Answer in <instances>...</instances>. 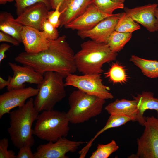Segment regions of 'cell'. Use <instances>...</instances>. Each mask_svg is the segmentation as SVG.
<instances>
[{
  "label": "cell",
  "mask_w": 158,
  "mask_h": 158,
  "mask_svg": "<svg viewBox=\"0 0 158 158\" xmlns=\"http://www.w3.org/2000/svg\"><path fill=\"white\" fill-rule=\"evenodd\" d=\"M65 35L55 40H49L48 49L37 54L21 52L15 61L23 65L32 67L42 74L47 71L58 73L64 78L77 70L73 50L66 41Z\"/></svg>",
  "instance_id": "6da1fadb"
},
{
  "label": "cell",
  "mask_w": 158,
  "mask_h": 158,
  "mask_svg": "<svg viewBox=\"0 0 158 158\" xmlns=\"http://www.w3.org/2000/svg\"><path fill=\"white\" fill-rule=\"evenodd\" d=\"M39 112L31 97L23 106L9 113L10 126L8 129L10 139L18 149L25 146L31 147L34 143L32 126Z\"/></svg>",
  "instance_id": "7a4b0ae2"
},
{
  "label": "cell",
  "mask_w": 158,
  "mask_h": 158,
  "mask_svg": "<svg viewBox=\"0 0 158 158\" xmlns=\"http://www.w3.org/2000/svg\"><path fill=\"white\" fill-rule=\"evenodd\" d=\"M80 47L74 58L77 70L83 74H101L103 65L115 60L117 55L107 44L92 40L83 42Z\"/></svg>",
  "instance_id": "3957f363"
},
{
  "label": "cell",
  "mask_w": 158,
  "mask_h": 158,
  "mask_svg": "<svg viewBox=\"0 0 158 158\" xmlns=\"http://www.w3.org/2000/svg\"><path fill=\"white\" fill-rule=\"evenodd\" d=\"M105 100L78 89L73 91L68 98L69 109L66 114L69 122L83 123L99 115Z\"/></svg>",
  "instance_id": "277c9868"
},
{
  "label": "cell",
  "mask_w": 158,
  "mask_h": 158,
  "mask_svg": "<svg viewBox=\"0 0 158 158\" xmlns=\"http://www.w3.org/2000/svg\"><path fill=\"white\" fill-rule=\"evenodd\" d=\"M36 120L33 133L41 139L54 142L68 134L70 122L66 112L54 109L44 111Z\"/></svg>",
  "instance_id": "5b68a950"
},
{
  "label": "cell",
  "mask_w": 158,
  "mask_h": 158,
  "mask_svg": "<svg viewBox=\"0 0 158 158\" xmlns=\"http://www.w3.org/2000/svg\"><path fill=\"white\" fill-rule=\"evenodd\" d=\"M44 78L37 85L39 91L34 100V107L39 112L50 110L66 96L64 78L58 73L47 71L43 74Z\"/></svg>",
  "instance_id": "8992f818"
},
{
  "label": "cell",
  "mask_w": 158,
  "mask_h": 158,
  "mask_svg": "<svg viewBox=\"0 0 158 158\" xmlns=\"http://www.w3.org/2000/svg\"><path fill=\"white\" fill-rule=\"evenodd\" d=\"M65 78V86H73L87 94L105 99L114 98L109 91V87L103 83L101 74L78 75L73 73Z\"/></svg>",
  "instance_id": "52a82bcc"
},
{
  "label": "cell",
  "mask_w": 158,
  "mask_h": 158,
  "mask_svg": "<svg viewBox=\"0 0 158 158\" xmlns=\"http://www.w3.org/2000/svg\"><path fill=\"white\" fill-rule=\"evenodd\" d=\"M144 130L137 139V150L131 158H158V118L146 117Z\"/></svg>",
  "instance_id": "ba28073f"
},
{
  "label": "cell",
  "mask_w": 158,
  "mask_h": 158,
  "mask_svg": "<svg viewBox=\"0 0 158 158\" xmlns=\"http://www.w3.org/2000/svg\"><path fill=\"white\" fill-rule=\"evenodd\" d=\"M87 142L75 141L62 137L57 141L40 145L34 154V158H68L66 154L75 152L81 145Z\"/></svg>",
  "instance_id": "9c48e42d"
},
{
  "label": "cell",
  "mask_w": 158,
  "mask_h": 158,
  "mask_svg": "<svg viewBox=\"0 0 158 158\" xmlns=\"http://www.w3.org/2000/svg\"><path fill=\"white\" fill-rule=\"evenodd\" d=\"M38 89L31 87L13 89L0 96V118L12 109L24 104L26 100L36 96Z\"/></svg>",
  "instance_id": "30bf717a"
},
{
  "label": "cell",
  "mask_w": 158,
  "mask_h": 158,
  "mask_svg": "<svg viewBox=\"0 0 158 158\" xmlns=\"http://www.w3.org/2000/svg\"><path fill=\"white\" fill-rule=\"evenodd\" d=\"M8 63L13 75L11 76L10 83L7 87L8 90L25 87V83L38 85L43 79V75L36 71L30 66H21L11 62Z\"/></svg>",
  "instance_id": "8fae6325"
},
{
  "label": "cell",
  "mask_w": 158,
  "mask_h": 158,
  "mask_svg": "<svg viewBox=\"0 0 158 158\" xmlns=\"http://www.w3.org/2000/svg\"><path fill=\"white\" fill-rule=\"evenodd\" d=\"M121 14L122 13L115 14L107 17L90 30L78 31V35L82 39L88 38L97 42L107 44Z\"/></svg>",
  "instance_id": "7c38bea8"
},
{
  "label": "cell",
  "mask_w": 158,
  "mask_h": 158,
  "mask_svg": "<svg viewBox=\"0 0 158 158\" xmlns=\"http://www.w3.org/2000/svg\"><path fill=\"white\" fill-rule=\"evenodd\" d=\"M114 15L103 13L91 3L82 14L64 27L66 29L78 31L88 30L102 20Z\"/></svg>",
  "instance_id": "4fadbf2b"
},
{
  "label": "cell",
  "mask_w": 158,
  "mask_h": 158,
  "mask_svg": "<svg viewBox=\"0 0 158 158\" xmlns=\"http://www.w3.org/2000/svg\"><path fill=\"white\" fill-rule=\"evenodd\" d=\"M21 36L25 51L35 54L47 49L50 42L42 31L32 27L23 26Z\"/></svg>",
  "instance_id": "5bb4252c"
},
{
  "label": "cell",
  "mask_w": 158,
  "mask_h": 158,
  "mask_svg": "<svg viewBox=\"0 0 158 158\" xmlns=\"http://www.w3.org/2000/svg\"><path fill=\"white\" fill-rule=\"evenodd\" d=\"M157 4H149L132 8H124L128 14L135 22L141 24L150 32L158 31V24L155 16V12L158 8Z\"/></svg>",
  "instance_id": "9a60e30c"
},
{
  "label": "cell",
  "mask_w": 158,
  "mask_h": 158,
  "mask_svg": "<svg viewBox=\"0 0 158 158\" xmlns=\"http://www.w3.org/2000/svg\"><path fill=\"white\" fill-rule=\"evenodd\" d=\"M50 10L44 3H38L27 8L15 19L23 26H30L40 30L41 24L47 18Z\"/></svg>",
  "instance_id": "2e32d148"
},
{
  "label": "cell",
  "mask_w": 158,
  "mask_h": 158,
  "mask_svg": "<svg viewBox=\"0 0 158 158\" xmlns=\"http://www.w3.org/2000/svg\"><path fill=\"white\" fill-rule=\"evenodd\" d=\"M92 0H63L59 10L63 11L60 18V27L65 26L82 14Z\"/></svg>",
  "instance_id": "e0dca14e"
},
{
  "label": "cell",
  "mask_w": 158,
  "mask_h": 158,
  "mask_svg": "<svg viewBox=\"0 0 158 158\" xmlns=\"http://www.w3.org/2000/svg\"><path fill=\"white\" fill-rule=\"evenodd\" d=\"M134 99L138 103V111L135 121L144 126L146 117L143 116L145 111L147 109L155 110L158 118V99L154 97L153 94L149 92H143L138 94L136 96H133Z\"/></svg>",
  "instance_id": "ac0fdd59"
},
{
  "label": "cell",
  "mask_w": 158,
  "mask_h": 158,
  "mask_svg": "<svg viewBox=\"0 0 158 158\" xmlns=\"http://www.w3.org/2000/svg\"><path fill=\"white\" fill-rule=\"evenodd\" d=\"M105 109L110 115L119 114L131 117L135 121L138 108L136 100L116 99L108 104Z\"/></svg>",
  "instance_id": "d6986e66"
},
{
  "label": "cell",
  "mask_w": 158,
  "mask_h": 158,
  "mask_svg": "<svg viewBox=\"0 0 158 158\" xmlns=\"http://www.w3.org/2000/svg\"><path fill=\"white\" fill-rule=\"evenodd\" d=\"M23 25L16 21L11 13L2 11L0 13V30L22 42L21 33Z\"/></svg>",
  "instance_id": "ffe728a7"
},
{
  "label": "cell",
  "mask_w": 158,
  "mask_h": 158,
  "mask_svg": "<svg viewBox=\"0 0 158 158\" xmlns=\"http://www.w3.org/2000/svg\"><path fill=\"white\" fill-rule=\"evenodd\" d=\"M134 120L133 117L126 115L119 114L110 115L104 126L80 151V152L83 155H86L94 140L99 135L106 130L112 128L119 127L130 121H134Z\"/></svg>",
  "instance_id": "44dd1931"
},
{
  "label": "cell",
  "mask_w": 158,
  "mask_h": 158,
  "mask_svg": "<svg viewBox=\"0 0 158 158\" xmlns=\"http://www.w3.org/2000/svg\"><path fill=\"white\" fill-rule=\"evenodd\" d=\"M130 60L139 68L144 75L149 78L158 77V61L150 60L132 55Z\"/></svg>",
  "instance_id": "7402d4cb"
},
{
  "label": "cell",
  "mask_w": 158,
  "mask_h": 158,
  "mask_svg": "<svg viewBox=\"0 0 158 158\" xmlns=\"http://www.w3.org/2000/svg\"><path fill=\"white\" fill-rule=\"evenodd\" d=\"M132 36V33L120 32L114 31L109 37L107 44L113 52L120 51L129 41Z\"/></svg>",
  "instance_id": "603a6c76"
},
{
  "label": "cell",
  "mask_w": 158,
  "mask_h": 158,
  "mask_svg": "<svg viewBox=\"0 0 158 158\" xmlns=\"http://www.w3.org/2000/svg\"><path fill=\"white\" fill-rule=\"evenodd\" d=\"M104 74L105 77L113 83H125L128 80L125 69L117 62L113 63L109 71Z\"/></svg>",
  "instance_id": "cb8c5ba5"
},
{
  "label": "cell",
  "mask_w": 158,
  "mask_h": 158,
  "mask_svg": "<svg viewBox=\"0 0 158 158\" xmlns=\"http://www.w3.org/2000/svg\"><path fill=\"white\" fill-rule=\"evenodd\" d=\"M140 28V25L126 12L122 13L115 30L123 32L131 33Z\"/></svg>",
  "instance_id": "d4e9b609"
},
{
  "label": "cell",
  "mask_w": 158,
  "mask_h": 158,
  "mask_svg": "<svg viewBox=\"0 0 158 158\" xmlns=\"http://www.w3.org/2000/svg\"><path fill=\"white\" fill-rule=\"evenodd\" d=\"M91 3L101 11L109 15L113 14L116 9L124 8V3L118 0H92Z\"/></svg>",
  "instance_id": "484cf974"
},
{
  "label": "cell",
  "mask_w": 158,
  "mask_h": 158,
  "mask_svg": "<svg viewBox=\"0 0 158 158\" xmlns=\"http://www.w3.org/2000/svg\"><path fill=\"white\" fill-rule=\"evenodd\" d=\"M119 148L116 142L114 140L106 144H99L96 150L92 153L90 158H107Z\"/></svg>",
  "instance_id": "4316f807"
},
{
  "label": "cell",
  "mask_w": 158,
  "mask_h": 158,
  "mask_svg": "<svg viewBox=\"0 0 158 158\" xmlns=\"http://www.w3.org/2000/svg\"><path fill=\"white\" fill-rule=\"evenodd\" d=\"M15 1L18 16L21 14L28 7L38 3H44L50 10L51 9L48 0H15Z\"/></svg>",
  "instance_id": "83f0119b"
},
{
  "label": "cell",
  "mask_w": 158,
  "mask_h": 158,
  "mask_svg": "<svg viewBox=\"0 0 158 158\" xmlns=\"http://www.w3.org/2000/svg\"><path fill=\"white\" fill-rule=\"evenodd\" d=\"M40 30H42L48 39L55 40L59 37V34L57 28L50 23L47 18L43 21L41 24Z\"/></svg>",
  "instance_id": "f1b7e54d"
},
{
  "label": "cell",
  "mask_w": 158,
  "mask_h": 158,
  "mask_svg": "<svg viewBox=\"0 0 158 158\" xmlns=\"http://www.w3.org/2000/svg\"><path fill=\"white\" fill-rule=\"evenodd\" d=\"M60 4L56 8L52 11H49L47 13V19L54 26L57 28L60 26V18L63 12L59 10Z\"/></svg>",
  "instance_id": "f546056e"
},
{
  "label": "cell",
  "mask_w": 158,
  "mask_h": 158,
  "mask_svg": "<svg viewBox=\"0 0 158 158\" xmlns=\"http://www.w3.org/2000/svg\"><path fill=\"white\" fill-rule=\"evenodd\" d=\"M8 140L4 138L0 140V158H16V155L12 150H8Z\"/></svg>",
  "instance_id": "4dcf8cb0"
},
{
  "label": "cell",
  "mask_w": 158,
  "mask_h": 158,
  "mask_svg": "<svg viewBox=\"0 0 158 158\" xmlns=\"http://www.w3.org/2000/svg\"><path fill=\"white\" fill-rule=\"evenodd\" d=\"M31 147L25 146L20 148L16 155V158H34V154L32 153Z\"/></svg>",
  "instance_id": "1f68e13d"
},
{
  "label": "cell",
  "mask_w": 158,
  "mask_h": 158,
  "mask_svg": "<svg viewBox=\"0 0 158 158\" xmlns=\"http://www.w3.org/2000/svg\"><path fill=\"white\" fill-rule=\"evenodd\" d=\"M0 42H8L16 46H18L20 43L18 40L11 35L1 31H0Z\"/></svg>",
  "instance_id": "d6a6232c"
},
{
  "label": "cell",
  "mask_w": 158,
  "mask_h": 158,
  "mask_svg": "<svg viewBox=\"0 0 158 158\" xmlns=\"http://www.w3.org/2000/svg\"><path fill=\"white\" fill-rule=\"evenodd\" d=\"M11 46L6 43H2L0 45V62L6 57L5 54V52L8 50Z\"/></svg>",
  "instance_id": "836d02e7"
},
{
  "label": "cell",
  "mask_w": 158,
  "mask_h": 158,
  "mask_svg": "<svg viewBox=\"0 0 158 158\" xmlns=\"http://www.w3.org/2000/svg\"><path fill=\"white\" fill-rule=\"evenodd\" d=\"M11 76H9L8 79L7 80H5L1 77H0V89L2 90L5 87H7L10 82Z\"/></svg>",
  "instance_id": "e575fe53"
},
{
  "label": "cell",
  "mask_w": 158,
  "mask_h": 158,
  "mask_svg": "<svg viewBox=\"0 0 158 158\" xmlns=\"http://www.w3.org/2000/svg\"><path fill=\"white\" fill-rule=\"evenodd\" d=\"M51 9H55L58 5L61 4L63 0H48Z\"/></svg>",
  "instance_id": "d590c367"
},
{
  "label": "cell",
  "mask_w": 158,
  "mask_h": 158,
  "mask_svg": "<svg viewBox=\"0 0 158 158\" xmlns=\"http://www.w3.org/2000/svg\"><path fill=\"white\" fill-rule=\"evenodd\" d=\"M15 1V0H0V4L4 5L7 2H11Z\"/></svg>",
  "instance_id": "8d00e7d4"
},
{
  "label": "cell",
  "mask_w": 158,
  "mask_h": 158,
  "mask_svg": "<svg viewBox=\"0 0 158 158\" xmlns=\"http://www.w3.org/2000/svg\"><path fill=\"white\" fill-rule=\"evenodd\" d=\"M155 16L157 20L158 24V8H157L155 12Z\"/></svg>",
  "instance_id": "74e56055"
},
{
  "label": "cell",
  "mask_w": 158,
  "mask_h": 158,
  "mask_svg": "<svg viewBox=\"0 0 158 158\" xmlns=\"http://www.w3.org/2000/svg\"><path fill=\"white\" fill-rule=\"evenodd\" d=\"M118 0L123 3H124L125 1V0Z\"/></svg>",
  "instance_id": "f35d334b"
},
{
  "label": "cell",
  "mask_w": 158,
  "mask_h": 158,
  "mask_svg": "<svg viewBox=\"0 0 158 158\" xmlns=\"http://www.w3.org/2000/svg\"><path fill=\"white\" fill-rule=\"evenodd\" d=\"M157 0V1L158 2V0Z\"/></svg>",
  "instance_id": "ab89813d"
},
{
  "label": "cell",
  "mask_w": 158,
  "mask_h": 158,
  "mask_svg": "<svg viewBox=\"0 0 158 158\" xmlns=\"http://www.w3.org/2000/svg\"></svg>",
  "instance_id": "60d3db41"
}]
</instances>
